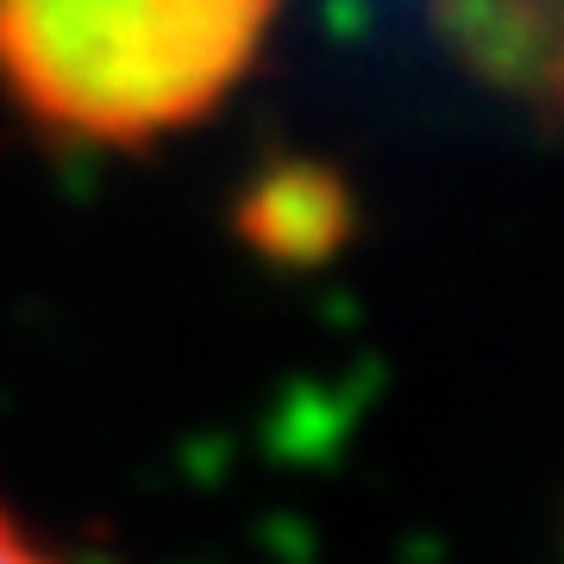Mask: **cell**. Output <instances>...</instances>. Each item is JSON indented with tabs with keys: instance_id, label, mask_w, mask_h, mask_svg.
I'll use <instances>...</instances> for the list:
<instances>
[{
	"instance_id": "obj_3",
	"label": "cell",
	"mask_w": 564,
	"mask_h": 564,
	"mask_svg": "<svg viewBox=\"0 0 564 564\" xmlns=\"http://www.w3.org/2000/svg\"><path fill=\"white\" fill-rule=\"evenodd\" d=\"M245 226H251V239H258L263 251H282V258L302 251V258H314V251H326V245L339 239L345 195L326 176H314V170H295V176H276L258 202H251Z\"/></svg>"
},
{
	"instance_id": "obj_2",
	"label": "cell",
	"mask_w": 564,
	"mask_h": 564,
	"mask_svg": "<svg viewBox=\"0 0 564 564\" xmlns=\"http://www.w3.org/2000/svg\"><path fill=\"white\" fill-rule=\"evenodd\" d=\"M458 51L489 82H502L508 95L527 107H558L564 101V7H527V13H452Z\"/></svg>"
},
{
	"instance_id": "obj_4",
	"label": "cell",
	"mask_w": 564,
	"mask_h": 564,
	"mask_svg": "<svg viewBox=\"0 0 564 564\" xmlns=\"http://www.w3.org/2000/svg\"><path fill=\"white\" fill-rule=\"evenodd\" d=\"M0 564H57L13 514H7V502H0Z\"/></svg>"
},
{
	"instance_id": "obj_1",
	"label": "cell",
	"mask_w": 564,
	"mask_h": 564,
	"mask_svg": "<svg viewBox=\"0 0 564 564\" xmlns=\"http://www.w3.org/2000/svg\"><path fill=\"white\" fill-rule=\"evenodd\" d=\"M270 7H0V95L51 139L132 151L207 120L258 63Z\"/></svg>"
}]
</instances>
